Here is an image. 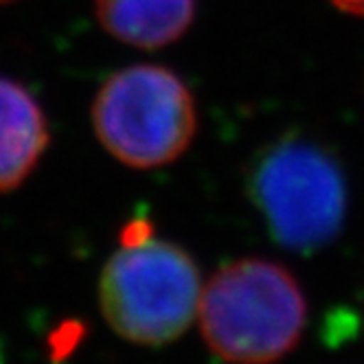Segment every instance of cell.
<instances>
[{
    "label": "cell",
    "instance_id": "cell-1",
    "mask_svg": "<svg viewBox=\"0 0 364 364\" xmlns=\"http://www.w3.org/2000/svg\"><path fill=\"white\" fill-rule=\"evenodd\" d=\"M198 323L206 347L226 364H274L301 343L307 301L285 266L246 257L204 283Z\"/></svg>",
    "mask_w": 364,
    "mask_h": 364
},
{
    "label": "cell",
    "instance_id": "cell-2",
    "mask_svg": "<svg viewBox=\"0 0 364 364\" xmlns=\"http://www.w3.org/2000/svg\"><path fill=\"white\" fill-rule=\"evenodd\" d=\"M204 283L191 255L154 237L147 222L127 224L119 250L103 266L99 307L123 341L161 347L198 318Z\"/></svg>",
    "mask_w": 364,
    "mask_h": 364
},
{
    "label": "cell",
    "instance_id": "cell-3",
    "mask_svg": "<svg viewBox=\"0 0 364 364\" xmlns=\"http://www.w3.org/2000/svg\"><path fill=\"white\" fill-rule=\"evenodd\" d=\"M92 127L114 159L134 169L178 161L198 129L196 101L180 77L154 64L110 75L92 101Z\"/></svg>",
    "mask_w": 364,
    "mask_h": 364
},
{
    "label": "cell",
    "instance_id": "cell-4",
    "mask_svg": "<svg viewBox=\"0 0 364 364\" xmlns=\"http://www.w3.org/2000/svg\"><path fill=\"white\" fill-rule=\"evenodd\" d=\"M250 198L272 237L301 252L327 246L347 213L341 167L305 141H281L259 156L250 171Z\"/></svg>",
    "mask_w": 364,
    "mask_h": 364
},
{
    "label": "cell",
    "instance_id": "cell-5",
    "mask_svg": "<svg viewBox=\"0 0 364 364\" xmlns=\"http://www.w3.org/2000/svg\"><path fill=\"white\" fill-rule=\"evenodd\" d=\"M48 145V121L22 84L0 77V193L20 187Z\"/></svg>",
    "mask_w": 364,
    "mask_h": 364
},
{
    "label": "cell",
    "instance_id": "cell-6",
    "mask_svg": "<svg viewBox=\"0 0 364 364\" xmlns=\"http://www.w3.org/2000/svg\"><path fill=\"white\" fill-rule=\"evenodd\" d=\"M97 20L114 40L143 50L178 42L196 18V0H95Z\"/></svg>",
    "mask_w": 364,
    "mask_h": 364
},
{
    "label": "cell",
    "instance_id": "cell-7",
    "mask_svg": "<svg viewBox=\"0 0 364 364\" xmlns=\"http://www.w3.org/2000/svg\"><path fill=\"white\" fill-rule=\"evenodd\" d=\"M331 3L353 16H364V0H331Z\"/></svg>",
    "mask_w": 364,
    "mask_h": 364
},
{
    "label": "cell",
    "instance_id": "cell-8",
    "mask_svg": "<svg viewBox=\"0 0 364 364\" xmlns=\"http://www.w3.org/2000/svg\"><path fill=\"white\" fill-rule=\"evenodd\" d=\"M5 3H11V0H0V5H5Z\"/></svg>",
    "mask_w": 364,
    "mask_h": 364
}]
</instances>
